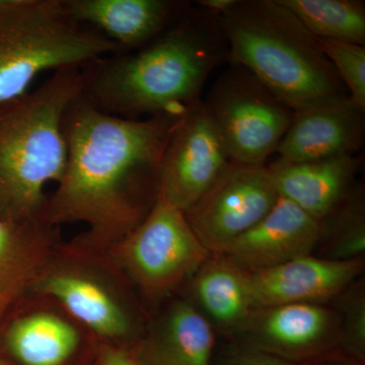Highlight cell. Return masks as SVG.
Masks as SVG:
<instances>
[{
  "label": "cell",
  "instance_id": "obj_19",
  "mask_svg": "<svg viewBox=\"0 0 365 365\" xmlns=\"http://www.w3.org/2000/svg\"><path fill=\"white\" fill-rule=\"evenodd\" d=\"M185 299L207 319L216 333L230 338L254 309L250 273L222 254L211 253L187 281Z\"/></svg>",
  "mask_w": 365,
  "mask_h": 365
},
{
  "label": "cell",
  "instance_id": "obj_14",
  "mask_svg": "<svg viewBox=\"0 0 365 365\" xmlns=\"http://www.w3.org/2000/svg\"><path fill=\"white\" fill-rule=\"evenodd\" d=\"M319 235L318 220L279 197L265 217L218 254L253 273L313 255Z\"/></svg>",
  "mask_w": 365,
  "mask_h": 365
},
{
  "label": "cell",
  "instance_id": "obj_16",
  "mask_svg": "<svg viewBox=\"0 0 365 365\" xmlns=\"http://www.w3.org/2000/svg\"><path fill=\"white\" fill-rule=\"evenodd\" d=\"M71 16L130 52L165 32L192 6L182 0H66Z\"/></svg>",
  "mask_w": 365,
  "mask_h": 365
},
{
  "label": "cell",
  "instance_id": "obj_24",
  "mask_svg": "<svg viewBox=\"0 0 365 365\" xmlns=\"http://www.w3.org/2000/svg\"><path fill=\"white\" fill-rule=\"evenodd\" d=\"M314 40L337 72L352 102L365 109V46L317 37Z\"/></svg>",
  "mask_w": 365,
  "mask_h": 365
},
{
  "label": "cell",
  "instance_id": "obj_11",
  "mask_svg": "<svg viewBox=\"0 0 365 365\" xmlns=\"http://www.w3.org/2000/svg\"><path fill=\"white\" fill-rule=\"evenodd\" d=\"M234 162L204 101L178 122L162 160L158 196L186 212Z\"/></svg>",
  "mask_w": 365,
  "mask_h": 365
},
{
  "label": "cell",
  "instance_id": "obj_15",
  "mask_svg": "<svg viewBox=\"0 0 365 365\" xmlns=\"http://www.w3.org/2000/svg\"><path fill=\"white\" fill-rule=\"evenodd\" d=\"M216 332L185 297L170 300L150 318L130 350L141 365H215Z\"/></svg>",
  "mask_w": 365,
  "mask_h": 365
},
{
  "label": "cell",
  "instance_id": "obj_13",
  "mask_svg": "<svg viewBox=\"0 0 365 365\" xmlns=\"http://www.w3.org/2000/svg\"><path fill=\"white\" fill-rule=\"evenodd\" d=\"M364 258L334 261L314 255L250 273L257 307L292 304H329L364 275Z\"/></svg>",
  "mask_w": 365,
  "mask_h": 365
},
{
  "label": "cell",
  "instance_id": "obj_12",
  "mask_svg": "<svg viewBox=\"0 0 365 365\" xmlns=\"http://www.w3.org/2000/svg\"><path fill=\"white\" fill-rule=\"evenodd\" d=\"M364 113L348 95L326 98L295 111L270 165L357 155L364 140Z\"/></svg>",
  "mask_w": 365,
  "mask_h": 365
},
{
  "label": "cell",
  "instance_id": "obj_28",
  "mask_svg": "<svg viewBox=\"0 0 365 365\" xmlns=\"http://www.w3.org/2000/svg\"><path fill=\"white\" fill-rule=\"evenodd\" d=\"M0 365H11L9 364V362H7L6 360L2 359L1 357H0Z\"/></svg>",
  "mask_w": 365,
  "mask_h": 365
},
{
  "label": "cell",
  "instance_id": "obj_17",
  "mask_svg": "<svg viewBox=\"0 0 365 365\" xmlns=\"http://www.w3.org/2000/svg\"><path fill=\"white\" fill-rule=\"evenodd\" d=\"M56 227L0 211V337L9 312L31 287L58 244Z\"/></svg>",
  "mask_w": 365,
  "mask_h": 365
},
{
  "label": "cell",
  "instance_id": "obj_21",
  "mask_svg": "<svg viewBox=\"0 0 365 365\" xmlns=\"http://www.w3.org/2000/svg\"><path fill=\"white\" fill-rule=\"evenodd\" d=\"M319 39L365 46V4L360 0H278Z\"/></svg>",
  "mask_w": 365,
  "mask_h": 365
},
{
  "label": "cell",
  "instance_id": "obj_5",
  "mask_svg": "<svg viewBox=\"0 0 365 365\" xmlns=\"http://www.w3.org/2000/svg\"><path fill=\"white\" fill-rule=\"evenodd\" d=\"M30 294L56 300L97 342L131 349L143 338L150 314L109 252L59 242Z\"/></svg>",
  "mask_w": 365,
  "mask_h": 365
},
{
  "label": "cell",
  "instance_id": "obj_22",
  "mask_svg": "<svg viewBox=\"0 0 365 365\" xmlns=\"http://www.w3.org/2000/svg\"><path fill=\"white\" fill-rule=\"evenodd\" d=\"M365 198L357 182L342 203L319 222L318 242L313 255L334 261L364 258Z\"/></svg>",
  "mask_w": 365,
  "mask_h": 365
},
{
  "label": "cell",
  "instance_id": "obj_18",
  "mask_svg": "<svg viewBox=\"0 0 365 365\" xmlns=\"http://www.w3.org/2000/svg\"><path fill=\"white\" fill-rule=\"evenodd\" d=\"M359 155L269 165L278 195L321 222L357 185Z\"/></svg>",
  "mask_w": 365,
  "mask_h": 365
},
{
  "label": "cell",
  "instance_id": "obj_8",
  "mask_svg": "<svg viewBox=\"0 0 365 365\" xmlns=\"http://www.w3.org/2000/svg\"><path fill=\"white\" fill-rule=\"evenodd\" d=\"M206 109L234 162L266 165L292 123L294 110L244 67L230 63L209 91Z\"/></svg>",
  "mask_w": 365,
  "mask_h": 365
},
{
  "label": "cell",
  "instance_id": "obj_3",
  "mask_svg": "<svg viewBox=\"0 0 365 365\" xmlns=\"http://www.w3.org/2000/svg\"><path fill=\"white\" fill-rule=\"evenodd\" d=\"M85 66L54 71L35 91L0 104V211L9 217L45 222L46 186L66 170L63 118L85 90Z\"/></svg>",
  "mask_w": 365,
  "mask_h": 365
},
{
  "label": "cell",
  "instance_id": "obj_20",
  "mask_svg": "<svg viewBox=\"0 0 365 365\" xmlns=\"http://www.w3.org/2000/svg\"><path fill=\"white\" fill-rule=\"evenodd\" d=\"M4 349L18 365H67L81 344L78 329L51 311L26 313L4 333Z\"/></svg>",
  "mask_w": 365,
  "mask_h": 365
},
{
  "label": "cell",
  "instance_id": "obj_6",
  "mask_svg": "<svg viewBox=\"0 0 365 365\" xmlns=\"http://www.w3.org/2000/svg\"><path fill=\"white\" fill-rule=\"evenodd\" d=\"M116 53L114 43L71 16L66 0H0V104L26 93L43 72Z\"/></svg>",
  "mask_w": 365,
  "mask_h": 365
},
{
  "label": "cell",
  "instance_id": "obj_4",
  "mask_svg": "<svg viewBox=\"0 0 365 365\" xmlns=\"http://www.w3.org/2000/svg\"><path fill=\"white\" fill-rule=\"evenodd\" d=\"M220 21L228 61L248 69L294 112L348 95L314 36L278 0H234Z\"/></svg>",
  "mask_w": 365,
  "mask_h": 365
},
{
  "label": "cell",
  "instance_id": "obj_23",
  "mask_svg": "<svg viewBox=\"0 0 365 365\" xmlns=\"http://www.w3.org/2000/svg\"><path fill=\"white\" fill-rule=\"evenodd\" d=\"M340 321L342 352L365 364V281H354L331 302Z\"/></svg>",
  "mask_w": 365,
  "mask_h": 365
},
{
  "label": "cell",
  "instance_id": "obj_26",
  "mask_svg": "<svg viewBox=\"0 0 365 365\" xmlns=\"http://www.w3.org/2000/svg\"><path fill=\"white\" fill-rule=\"evenodd\" d=\"M93 365H141L130 350L97 342Z\"/></svg>",
  "mask_w": 365,
  "mask_h": 365
},
{
  "label": "cell",
  "instance_id": "obj_25",
  "mask_svg": "<svg viewBox=\"0 0 365 365\" xmlns=\"http://www.w3.org/2000/svg\"><path fill=\"white\" fill-rule=\"evenodd\" d=\"M218 365H297L271 355L235 345Z\"/></svg>",
  "mask_w": 365,
  "mask_h": 365
},
{
  "label": "cell",
  "instance_id": "obj_9",
  "mask_svg": "<svg viewBox=\"0 0 365 365\" xmlns=\"http://www.w3.org/2000/svg\"><path fill=\"white\" fill-rule=\"evenodd\" d=\"M230 339L297 365L342 352L339 316L331 304L257 307Z\"/></svg>",
  "mask_w": 365,
  "mask_h": 365
},
{
  "label": "cell",
  "instance_id": "obj_1",
  "mask_svg": "<svg viewBox=\"0 0 365 365\" xmlns=\"http://www.w3.org/2000/svg\"><path fill=\"white\" fill-rule=\"evenodd\" d=\"M185 112L127 119L101 111L81 93L64 115L66 170L48 197L45 222L85 223L74 241L103 251L116 246L157 202L163 153Z\"/></svg>",
  "mask_w": 365,
  "mask_h": 365
},
{
  "label": "cell",
  "instance_id": "obj_7",
  "mask_svg": "<svg viewBox=\"0 0 365 365\" xmlns=\"http://www.w3.org/2000/svg\"><path fill=\"white\" fill-rule=\"evenodd\" d=\"M108 252L148 312L184 287L211 254L185 213L160 196L143 222Z\"/></svg>",
  "mask_w": 365,
  "mask_h": 365
},
{
  "label": "cell",
  "instance_id": "obj_2",
  "mask_svg": "<svg viewBox=\"0 0 365 365\" xmlns=\"http://www.w3.org/2000/svg\"><path fill=\"white\" fill-rule=\"evenodd\" d=\"M225 61L220 16L192 4L143 47L86 64L83 96L101 111L127 119L185 112L200 102L209 76Z\"/></svg>",
  "mask_w": 365,
  "mask_h": 365
},
{
  "label": "cell",
  "instance_id": "obj_27",
  "mask_svg": "<svg viewBox=\"0 0 365 365\" xmlns=\"http://www.w3.org/2000/svg\"><path fill=\"white\" fill-rule=\"evenodd\" d=\"M309 365H365V364L359 361V360L353 359V357L345 354V353L340 352L326 357V359H319L318 361L313 362V364Z\"/></svg>",
  "mask_w": 365,
  "mask_h": 365
},
{
  "label": "cell",
  "instance_id": "obj_10",
  "mask_svg": "<svg viewBox=\"0 0 365 365\" xmlns=\"http://www.w3.org/2000/svg\"><path fill=\"white\" fill-rule=\"evenodd\" d=\"M278 198L267 165L232 162L185 216L201 244L220 253L265 217Z\"/></svg>",
  "mask_w": 365,
  "mask_h": 365
}]
</instances>
